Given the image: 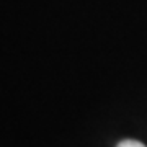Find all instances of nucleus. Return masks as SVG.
Segmentation results:
<instances>
[{"mask_svg": "<svg viewBox=\"0 0 147 147\" xmlns=\"http://www.w3.org/2000/svg\"><path fill=\"white\" fill-rule=\"evenodd\" d=\"M116 147H146V146L139 141H134V139H126V141H121Z\"/></svg>", "mask_w": 147, "mask_h": 147, "instance_id": "1", "label": "nucleus"}]
</instances>
